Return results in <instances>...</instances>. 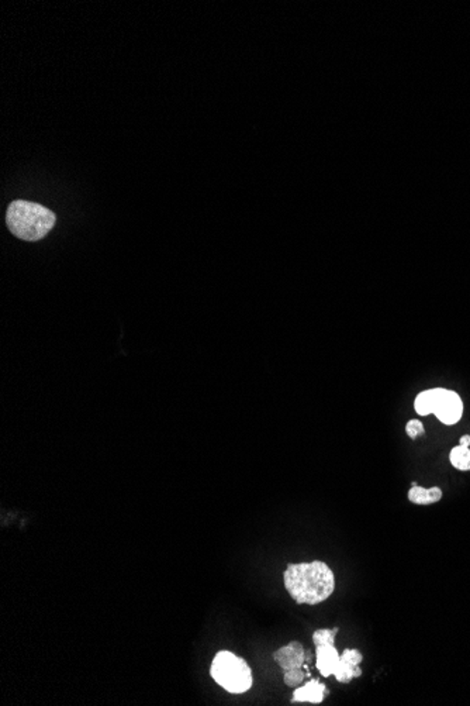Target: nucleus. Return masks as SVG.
Instances as JSON below:
<instances>
[{"label":"nucleus","mask_w":470,"mask_h":706,"mask_svg":"<svg viewBox=\"0 0 470 706\" xmlns=\"http://www.w3.org/2000/svg\"><path fill=\"white\" fill-rule=\"evenodd\" d=\"M414 406H415L417 413L421 414V416H426V414H431L433 413V407H434V389L421 392L417 396V399L414 402Z\"/></svg>","instance_id":"9b49d317"},{"label":"nucleus","mask_w":470,"mask_h":706,"mask_svg":"<svg viewBox=\"0 0 470 706\" xmlns=\"http://www.w3.org/2000/svg\"><path fill=\"white\" fill-rule=\"evenodd\" d=\"M459 445H463V447H470V434L462 436V439L459 440Z\"/></svg>","instance_id":"2eb2a0df"},{"label":"nucleus","mask_w":470,"mask_h":706,"mask_svg":"<svg viewBox=\"0 0 470 706\" xmlns=\"http://www.w3.org/2000/svg\"><path fill=\"white\" fill-rule=\"evenodd\" d=\"M283 578L287 592L300 605L321 603L335 590L334 572L323 561L289 564Z\"/></svg>","instance_id":"f257e3e1"},{"label":"nucleus","mask_w":470,"mask_h":706,"mask_svg":"<svg viewBox=\"0 0 470 706\" xmlns=\"http://www.w3.org/2000/svg\"><path fill=\"white\" fill-rule=\"evenodd\" d=\"M406 432H407V434H408V437H410V439L415 440V439H418V437L424 436L425 429H424V425H422L419 421L413 419V421H410V422L407 423V426H406Z\"/></svg>","instance_id":"4468645a"},{"label":"nucleus","mask_w":470,"mask_h":706,"mask_svg":"<svg viewBox=\"0 0 470 706\" xmlns=\"http://www.w3.org/2000/svg\"><path fill=\"white\" fill-rule=\"evenodd\" d=\"M334 676L339 682H350L352 678L361 677L362 670L359 669V666H352V664L344 661L343 658H339L338 667H336Z\"/></svg>","instance_id":"9d476101"},{"label":"nucleus","mask_w":470,"mask_h":706,"mask_svg":"<svg viewBox=\"0 0 470 706\" xmlns=\"http://www.w3.org/2000/svg\"><path fill=\"white\" fill-rule=\"evenodd\" d=\"M441 497H442V491L438 486H433V488L426 489V488L414 485L408 491V500H410V502H413L415 505H433V504L440 502Z\"/></svg>","instance_id":"6e6552de"},{"label":"nucleus","mask_w":470,"mask_h":706,"mask_svg":"<svg viewBox=\"0 0 470 706\" xmlns=\"http://www.w3.org/2000/svg\"><path fill=\"white\" fill-rule=\"evenodd\" d=\"M317 669L323 677L334 676L341 655L338 654L334 644H321L317 646Z\"/></svg>","instance_id":"423d86ee"},{"label":"nucleus","mask_w":470,"mask_h":706,"mask_svg":"<svg viewBox=\"0 0 470 706\" xmlns=\"http://www.w3.org/2000/svg\"><path fill=\"white\" fill-rule=\"evenodd\" d=\"M338 633V628L335 629H320L313 635V642L316 646L321 644H334L335 636Z\"/></svg>","instance_id":"f8f14e48"},{"label":"nucleus","mask_w":470,"mask_h":706,"mask_svg":"<svg viewBox=\"0 0 470 706\" xmlns=\"http://www.w3.org/2000/svg\"><path fill=\"white\" fill-rule=\"evenodd\" d=\"M433 413L442 423L455 425L456 422H459L463 413L462 399L453 391L435 388Z\"/></svg>","instance_id":"20e7f679"},{"label":"nucleus","mask_w":470,"mask_h":706,"mask_svg":"<svg viewBox=\"0 0 470 706\" xmlns=\"http://www.w3.org/2000/svg\"><path fill=\"white\" fill-rule=\"evenodd\" d=\"M305 677H306V673L302 669L287 671V673H284V684L287 687H298V685H302Z\"/></svg>","instance_id":"ddd939ff"},{"label":"nucleus","mask_w":470,"mask_h":706,"mask_svg":"<svg viewBox=\"0 0 470 706\" xmlns=\"http://www.w3.org/2000/svg\"><path fill=\"white\" fill-rule=\"evenodd\" d=\"M451 464L459 471H470V448L456 445L452 448L449 455Z\"/></svg>","instance_id":"1a4fd4ad"},{"label":"nucleus","mask_w":470,"mask_h":706,"mask_svg":"<svg viewBox=\"0 0 470 706\" xmlns=\"http://www.w3.org/2000/svg\"><path fill=\"white\" fill-rule=\"evenodd\" d=\"M273 658L279 664L283 673H287L291 670L302 669L305 666L306 654H305V648L300 643L291 642V643L286 644L284 647L279 648L278 651H275Z\"/></svg>","instance_id":"39448f33"},{"label":"nucleus","mask_w":470,"mask_h":706,"mask_svg":"<svg viewBox=\"0 0 470 706\" xmlns=\"http://www.w3.org/2000/svg\"><path fill=\"white\" fill-rule=\"evenodd\" d=\"M55 222L54 212L34 202L15 200L8 207V227L16 237L24 241H38L46 237Z\"/></svg>","instance_id":"f03ea898"},{"label":"nucleus","mask_w":470,"mask_h":706,"mask_svg":"<svg viewBox=\"0 0 470 706\" xmlns=\"http://www.w3.org/2000/svg\"><path fill=\"white\" fill-rule=\"evenodd\" d=\"M325 696V685L321 684L318 680H311L303 687L297 688L293 692V702H310V703H320L324 700Z\"/></svg>","instance_id":"0eeeda50"},{"label":"nucleus","mask_w":470,"mask_h":706,"mask_svg":"<svg viewBox=\"0 0 470 706\" xmlns=\"http://www.w3.org/2000/svg\"><path fill=\"white\" fill-rule=\"evenodd\" d=\"M210 674L231 694H242L252 687V673L246 661L231 651L217 653L211 662Z\"/></svg>","instance_id":"7ed1b4c3"}]
</instances>
